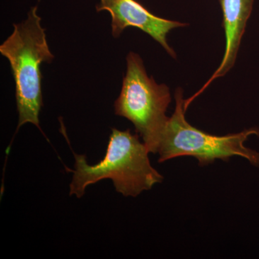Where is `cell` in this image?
I'll list each match as a JSON object with an SVG mask.
<instances>
[{
    "label": "cell",
    "instance_id": "obj_1",
    "mask_svg": "<svg viewBox=\"0 0 259 259\" xmlns=\"http://www.w3.org/2000/svg\"><path fill=\"white\" fill-rule=\"evenodd\" d=\"M149 153L138 134H133L129 129L112 128L105 157L97 164H88L84 155L73 152L74 169L66 167L73 174L70 195L80 198L88 186L105 179L112 180L116 191L125 197H136L151 190L163 177L151 166Z\"/></svg>",
    "mask_w": 259,
    "mask_h": 259
},
{
    "label": "cell",
    "instance_id": "obj_2",
    "mask_svg": "<svg viewBox=\"0 0 259 259\" xmlns=\"http://www.w3.org/2000/svg\"><path fill=\"white\" fill-rule=\"evenodd\" d=\"M37 9V6L30 8L27 18L14 24L11 35L0 45V53L9 61L15 80L19 114L16 134L26 123L33 124L41 131L39 115L44 102L40 66L44 62L50 64L55 58Z\"/></svg>",
    "mask_w": 259,
    "mask_h": 259
},
{
    "label": "cell",
    "instance_id": "obj_3",
    "mask_svg": "<svg viewBox=\"0 0 259 259\" xmlns=\"http://www.w3.org/2000/svg\"><path fill=\"white\" fill-rule=\"evenodd\" d=\"M175 98V112L168 119L158 146V162L188 156L195 158L200 166H206L217 159L228 161L232 156H239L259 166V153L244 146L249 136H259L258 128L253 127L226 136L207 134L186 120L187 109L182 88L177 89Z\"/></svg>",
    "mask_w": 259,
    "mask_h": 259
},
{
    "label": "cell",
    "instance_id": "obj_4",
    "mask_svg": "<svg viewBox=\"0 0 259 259\" xmlns=\"http://www.w3.org/2000/svg\"><path fill=\"white\" fill-rule=\"evenodd\" d=\"M122 89L114 107L115 113L131 121L150 153H157L162 135L169 117V88L158 83L146 72L141 56L130 52Z\"/></svg>",
    "mask_w": 259,
    "mask_h": 259
},
{
    "label": "cell",
    "instance_id": "obj_5",
    "mask_svg": "<svg viewBox=\"0 0 259 259\" xmlns=\"http://www.w3.org/2000/svg\"><path fill=\"white\" fill-rule=\"evenodd\" d=\"M96 10L107 11L111 15V31L114 37H120L128 27H135L149 35L167 54L176 59V53L167 41V35L173 29L187 26L188 24L156 16L136 0H100Z\"/></svg>",
    "mask_w": 259,
    "mask_h": 259
},
{
    "label": "cell",
    "instance_id": "obj_6",
    "mask_svg": "<svg viewBox=\"0 0 259 259\" xmlns=\"http://www.w3.org/2000/svg\"><path fill=\"white\" fill-rule=\"evenodd\" d=\"M254 0H219L222 8L223 25L226 33V49L222 62L210 79L187 103L190 104L214 80L226 75L234 66L247 22L251 15Z\"/></svg>",
    "mask_w": 259,
    "mask_h": 259
}]
</instances>
